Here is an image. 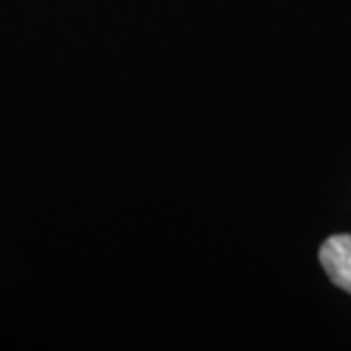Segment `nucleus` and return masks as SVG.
<instances>
[{
  "label": "nucleus",
  "mask_w": 351,
  "mask_h": 351,
  "mask_svg": "<svg viewBox=\"0 0 351 351\" xmlns=\"http://www.w3.org/2000/svg\"><path fill=\"white\" fill-rule=\"evenodd\" d=\"M319 263L335 285L351 294V235H333L322 244Z\"/></svg>",
  "instance_id": "1"
}]
</instances>
